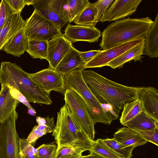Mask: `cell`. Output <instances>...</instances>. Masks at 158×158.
<instances>
[{
    "label": "cell",
    "instance_id": "6da1fadb",
    "mask_svg": "<svg viewBox=\"0 0 158 158\" xmlns=\"http://www.w3.org/2000/svg\"><path fill=\"white\" fill-rule=\"evenodd\" d=\"M81 73L90 89L107 113L114 120L118 118L126 103L139 98L142 87L118 83L91 70L81 69Z\"/></svg>",
    "mask_w": 158,
    "mask_h": 158
},
{
    "label": "cell",
    "instance_id": "7a4b0ae2",
    "mask_svg": "<svg viewBox=\"0 0 158 158\" xmlns=\"http://www.w3.org/2000/svg\"><path fill=\"white\" fill-rule=\"evenodd\" d=\"M153 22L147 16L127 18L112 22L102 32L100 46L106 50L135 39L145 38Z\"/></svg>",
    "mask_w": 158,
    "mask_h": 158
},
{
    "label": "cell",
    "instance_id": "3957f363",
    "mask_svg": "<svg viewBox=\"0 0 158 158\" xmlns=\"http://www.w3.org/2000/svg\"><path fill=\"white\" fill-rule=\"evenodd\" d=\"M52 135L57 148L66 145L90 152L95 142L85 132L65 103L57 113L56 124Z\"/></svg>",
    "mask_w": 158,
    "mask_h": 158
},
{
    "label": "cell",
    "instance_id": "277c9868",
    "mask_svg": "<svg viewBox=\"0 0 158 158\" xmlns=\"http://www.w3.org/2000/svg\"><path fill=\"white\" fill-rule=\"evenodd\" d=\"M28 73L16 63L2 61L0 83L19 91L29 102L51 105L50 94L40 89L28 77Z\"/></svg>",
    "mask_w": 158,
    "mask_h": 158
},
{
    "label": "cell",
    "instance_id": "5b68a950",
    "mask_svg": "<svg viewBox=\"0 0 158 158\" xmlns=\"http://www.w3.org/2000/svg\"><path fill=\"white\" fill-rule=\"evenodd\" d=\"M81 69L78 68L64 76L65 89L76 92L85 103L95 124L100 123L110 125L113 120L104 109L102 104L93 94L85 81Z\"/></svg>",
    "mask_w": 158,
    "mask_h": 158
},
{
    "label": "cell",
    "instance_id": "8992f818",
    "mask_svg": "<svg viewBox=\"0 0 158 158\" xmlns=\"http://www.w3.org/2000/svg\"><path fill=\"white\" fill-rule=\"evenodd\" d=\"M18 117L15 110L8 119L0 123V158H19V138L16 127Z\"/></svg>",
    "mask_w": 158,
    "mask_h": 158
},
{
    "label": "cell",
    "instance_id": "52a82bcc",
    "mask_svg": "<svg viewBox=\"0 0 158 158\" xmlns=\"http://www.w3.org/2000/svg\"><path fill=\"white\" fill-rule=\"evenodd\" d=\"M61 33V29L35 9L25 20L24 34L28 40L48 41Z\"/></svg>",
    "mask_w": 158,
    "mask_h": 158
},
{
    "label": "cell",
    "instance_id": "ba28073f",
    "mask_svg": "<svg viewBox=\"0 0 158 158\" xmlns=\"http://www.w3.org/2000/svg\"><path fill=\"white\" fill-rule=\"evenodd\" d=\"M64 98L77 121L89 137L94 140L95 123L87 106L81 97L74 91L66 89Z\"/></svg>",
    "mask_w": 158,
    "mask_h": 158
},
{
    "label": "cell",
    "instance_id": "9c48e42d",
    "mask_svg": "<svg viewBox=\"0 0 158 158\" xmlns=\"http://www.w3.org/2000/svg\"><path fill=\"white\" fill-rule=\"evenodd\" d=\"M30 80L41 90L50 94L52 91L64 96L65 89V75L50 68L44 69L35 73H27Z\"/></svg>",
    "mask_w": 158,
    "mask_h": 158
},
{
    "label": "cell",
    "instance_id": "30bf717a",
    "mask_svg": "<svg viewBox=\"0 0 158 158\" xmlns=\"http://www.w3.org/2000/svg\"><path fill=\"white\" fill-rule=\"evenodd\" d=\"M141 38L126 43L106 50L98 54L90 61L86 63L81 69L100 68L106 66L110 61L114 60L123 53L145 40Z\"/></svg>",
    "mask_w": 158,
    "mask_h": 158
},
{
    "label": "cell",
    "instance_id": "8fae6325",
    "mask_svg": "<svg viewBox=\"0 0 158 158\" xmlns=\"http://www.w3.org/2000/svg\"><path fill=\"white\" fill-rule=\"evenodd\" d=\"M61 0H35L34 9L46 19L61 28L68 23L61 9Z\"/></svg>",
    "mask_w": 158,
    "mask_h": 158
},
{
    "label": "cell",
    "instance_id": "7c38bea8",
    "mask_svg": "<svg viewBox=\"0 0 158 158\" xmlns=\"http://www.w3.org/2000/svg\"><path fill=\"white\" fill-rule=\"evenodd\" d=\"M142 0H116L101 16L102 22L117 21L135 13Z\"/></svg>",
    "mask_w": 158,
    "mask_h": 158
},
{
    "label": "cell",
    "instance_id": "4fadbf2b",
    "mask_svg": "<svg viewBox=\"0 0 158 158\" xmlns=\"http://www.w3.org/2000/svg\"><path fill=\"white\" fill-rule=\"evenodd\" d=\"M46 60L49 68L56 70L62 59L73 46L72 43L61 33L48 41Z\"/></svg>",
    "mask_w": 158,
    "mask_h": 158
},
{
    "label": "cell",
    "instance_id": "5bb4252c",
    "mask_svg": "<svg viewBox=\"0 0 158 158\" xmlns=\"http://www.w3.org/2000/svg\"><path fill=\"white\" fill-rule=\"evenodd\" d=\"M64 32L65 37L72 43L78 41L96 42L101 36L100 31L95 27L73 25L69 23Z\"/></svg>",
    "mask_w": 158,
    "mask_h": 158
},
{
    "label": "cell",
    "instance_id": "9a60e30c",
    "mask_svg": "<svg viewBox=\"0 0 158 158\" xmlns=\"http://www.w3.org/2000/svg\"><path fill=\"white\" fill-rule=\"evenodd\" d=\"M139 99L143 111L158 121V90L154 87H142Z\"/></svg>",
    "mask_w": 158,
    "mask_h": 158
},
{
    "label": "cell",
    "instance_id": "2e32d148",
    "mask_svg": "<svg viewBox=\"0 0 158 158\" xmlns=\"http://www.w3.org/2000/svg\"><path fill=\"white\" fill-rule=\"evenodd\" d=\"M20 13L12 14L7 19L0 32V51L17 32L25 25Z\"/></svg>",
    "mask_w": 158,
    "mask_h": 158
},
{
    "label": "cell",
    "instance_id": "e0dca14e",
    "mask_svg": "<svg viewBox=\"0 0 158 158\" xmlns=\"http://www.w3.org/2000/svg\"><path fill=\"white\" fill-rule=\"evenodd\" d=\"M0 91V123H3L13 113L20 102L10 94V89L6 85H1Z\"/></svg>",
    "mask_w": 158,
    "mask_h": 158
},
{
    "label": "cell",
    "instance_id": "ac0fdd59",
    "mask_svg": "<svg viewBox=\"0 0 158 158\" xmlns=\"http://www.w3.org/2000/svg\"><path fill=\"white\" fill-rule=\"evenodd\" d=\"M28 39L24 34V26L19 29L4 46L2 50L7 54L19 57L27 49Z\"/></svg>",
    "mask_w": 158,
    "mask_h": 158
},
{
    "label": "cell",
    "instance_id": "d6986e66",
    "mask_svg": "<svg viewBox=\"0 0 158 158\" xmlns=\"http://www.w3.org/2000/svg\"><path fill=\"white\" fill-rule=\"evenodd\" d=\"M80 54V51L72 46L57 65L56 70L65 75L85 64Z\"/></svg>",
    "mask_w": 158,
    "mask_h": 158
},
{
    "label": "cell",
    "instance_id": "ffe728a7",
    "mask_svg": "<svg viewBox=\"0 0 158 158\" xmlns=\"http://www.w3.org/2000/svg\"><path fill=\"white\" fill-rule=\"evenodd\" d=\"M144 41L126 51L109 62L106 66L115 69L122 67L125 63L132 60L142 62L143 57L142 55H143Z\"/></svg>",
    "mask_w": 158,
    "mask_h": 158
},
{
    "label": "cell",
    "instance_id": "44dd1931",
    "mask_svg": "<svg viewBox=\"0 0 158 158\" xmlns=\"http://www.w3.org/2000/svg\"><path fill=\"white\" fill-rule=\"evenodd\" d=\"M143 55L151 58L158 56V13L145 36Z\"/></svg>",
    "mask_w": 158,
    "mask_h": 158
},
{
    "label": "cell",
    "instance_id": "7402d4cb",
    "mask_svg": "<svg viewBox=\"0 0 158 158\" xmlns=\"http://www.w3.org/2000/svg\"><path fill=\"white\" fill-rule=\"evenodd\" d=\"M158 121L142 111L123 125L133 130H150L158 127Z\"/></svg>",
    "mask_w": 158,
    "mask_h": 158
},
{
    "label": "cell",
    "instance_id": "603a6c76",
    "mask_svg": "<svg viewBox=\"0 0 158 158\" xmlns=\"http://www.w3.org/2000/svg\"><path fill=\"white\" fill-rule=\"evenodd\" d=\"M113 138L127 146L136 147L143 145L148 142L135 131L127 127L119 129L114 133Z\"/></svg>",
    "mask_w": 158,
    "mask_h": 158
},
{
    "label": "cell",
    "instance_id": "cb8c5ba5",
    "mask_svg": "<svg viewBox=\"0 0 158 158\" xmlns=\"http://www.w3.org/2000/svg\"><path fill=\"white\" fill-rule=\"evenodd\" d=\"M90 2L88 0H61V9L68 23L73 22Z\"/></svg>",
    "mask_w": 158,
    "mask_h": 158
},
{
    "label": "cell",
    "instance_id": "d4e9b609",
    "mask_svg": "<svg viewBox=\"0 0 158 158\" xmlns=\"http://www.w3.org/2000/svg\"><path fill=\"white\" fill-rule=\"evenodd\" d=\"M96 2L90 3L73 20V23L77 25L95 27L99 21L96 19L97 10Z\"/></svg>",
    "mask_w": 158,
    "mask_h": 158
},
{
    "label": "cell",
    "instance_id": "484cf974",
    "mask_svg": "<svg viewBox=\"0 0 158 158\" xmlns=\"http://www.w3.org/2000/svg\"><path fill=\"white\" fill-rule=\"evenodd\" d=\"M48 41L28 40L26 51L33 58L46 60L47 56Z\"/></svg>",
    "mask_w": 158,
    "mask_h": 158
},
{
    "label": "cell",
    "instance_id": "4316f807",
    "mask_svg": "<svg viewBox=\"0 0 158 158\" xmlns=\"http://www.w3.org/2000/svg\"><path fill=\"white\" fill-rule=\"evenodd\" d=\"M119 120L123 125L138 115L143 110L141 102L139 98L127 103L124 106Z\"/></svg>",
    "mask_w": 158,
    "mask_h": 158
},
{
    "label": "cell",
    "instance_id": "83f0119b",
    "mask_svg": "<svg viewBox=\"0 0 158 158\" xmlns=\"http://www.w3.org/2000/svg\"><path fill=\"white\" fill-rule=\"evenodd\" d=\"M108 147L118 154L121 158H131L132 151L136 147L135 146H127L118 142L113 138L103 139Z\"/></svg>",
    "mask_w": 158,
    "mask_h": 158
},
{
    "label": "cell",
    "instance_id": "f1b7e54d",
    "mask_svg": "<svg viewBox=\"0 0 158 158\" xmlns=\"http://www.w3.org/2000/svg\"><path fill=\"white\" fill-rule=\"evenodd\" d=\"M90 152H92L100 158H121L116 153L106 145L102 139L95 141Z\"/></svg>",
    "mask_w": 158,
    "mask_h": 158
},
{
    "label": "cell",
    "instance_id": "f546056e",
    "mask_svg": "<svg viewBox=\"0 0 158 158\" xmlns=\"http://www.w3.org/2000/svg\"><path fill=\"white\" fill-rule=\"evenodd\" d=\"M84 152L80 148L61 145L57 148L53 158H81Z\"/></svg>",
    "mask_w": 158,
    "mask_h": 158
},
{
    "label": "cell",
    "instance_id": "4dcf8cb0",
    "mask_svg": "<svg viewBox=\"0 0 158 158\" xmlns=\"http://www.w3.org/2000/svg\"><path fill=\"white\" fill-rule=\"evenodd\" d=\"M54 129L45 125H36L26 139L27 141L32 146L39 138L48 133L52 132Z\"/></svg>",
    "mask_w": 158,
    "mask_h": 158
},
{
    "label": "cell",
    "instance_id": "1f68e13d",
    "mask_svg": "<svg viewBox=\"0 0 158 158\" xmlns=\"http://www.w3.org/2000/svg\"><path fill=\"white\" fill-rule=\"evenodd\" d=\"M19 158H38L36 149L29 143L26 139L19 138Z\"/></svg>",
    "mask_w": 158,
    "mask_h": 158
},
{
    "label": "cell",
    "instance_id": "d6a6232c",
    "mask_svg": "<svg viewBox=\"0 0 158 158\" xmlns=\"http://www.w3.org/2000/svg\"><path fill=\"white\" fill-rule=\"evenodd\" d=\"M57 148L53 143L43 144L36 149V155L38 158H53Z\"/></svg>",
    "mask_w": 158,
    "mask_h": 158
},
{
    "label": "cell",
    "instance_id": "836d02e7",
    "mask_svg": "<svg viewBox=\"0 0 158 158\" xmlns=\"http://www.w3.org/2000/svg\"><path fill=\"white\" fill-rule=\"evenodd\" d=\"M148 142L158 146V127L150 130H133Z\"/></svg>",
    "mask_w": 158,
    "mask_h": 158
},
{
    "label": "cell",
    "instance_id": "e575fe53",
    "mask_svg": "<svg viewBox=\"0 0 158 158\" xmlns=\"http://www.w3.org/2000/svg\"><path fill=\"white\" fill-rule=\"evenodd\" d=\"M13 12L5 0H2L0 3V32L5 22L11 15Z\"/></svg>",
    "mask_w": 158,
    "mask_h": 158
},
{
    "label": "cell",
    "instance_id": "d590c367",
    "mask_svg": "<svg viewBox=\"0 0 158 158\" xmlns=\"http://www.w3.org/2000/svg\"><path fill=\"white\" fill-rule=\"evenodd\" d=\"M114 1V0H98L96 1V6L97 10L96 19L99 21L101 16Z\"/></svg>",
    "mask_w": 158,
    "mask_h": 158
},
{
    "label": "cell",
    "instance_id": "8d00e7d4",
    "mask_svg": "<svg viewBox=\"0 0 158 158\" xmlns=\"http://www.w3.org/2000/svg\"><path fill=\"white\" fill-rule=\"evenodd\" d=\"M13 13H21L26 5L25 0H5Z\"/></svg>",
    "mask_w": 158,
    "mask_h": 158
},
{
    "label": "cell",
    "instance_id": "74e56055",
    "mask_svg": "<svg viewBox=\"0 0 158 158\" xmlns=\"http://www.w3.org/2000/svg\"><path fill=\"white\" fill-rule=\"evenodd\" d=\"M8 87L10 89V94L13 98L23 103L28 108H33L25 97L19 91L11 87Z\"/></svg>",
    "mask_w": 158,
    "mask_h": 158
},
{
    "label": "cell",
    "instance_id": "f35d334b",
    "mask_svg": "<svg viewBox=\"0 0 158 158\" xmlns=\"http://www.w3.org/2000/svg\"><path fill=\"white\" fill-rule=\"evenodd\" d=\"M103 51V50H92L84 52L80 51V54L82 59L85 64Z\"/></svg>",
    "mask_w": 158,
    "mask_h": 158
},
{
    "label": "cell",
    "instance_id": "ab89813d",
    "mask_svg": "<svg viewBox=\"0 0 158 158\" xmlns=\"http://www.w3.org/2000/svg\"><path fill=\"white\" fill-rule=\"evenodd\" d=\"M54 119L53 117L50 118L49 116L44 118L37 116L36 120L38 125H45L54 129L55 125Z\"/></svg>",
    "mask_w": 158,
    "mask_h": 158
},
{
    "label": "cell",
    "instance_id": "60d3db41",
    "mask_svg": "<svg viewBox=\"0 0 158 158\" xmlns=\"http://www.w3.org/2000/svg\"><path fill=\"white\" fill-rule=\"evenodd\" d=\"M81 158H100L95 153L90 152V153L86 156H83Z\"/></svg>",
    "mask_w": 158,
    "mask_h": 158
},
{
    "label": "cell",
    "instance_id": "b9f144b4",
    "mask_svg": "<svg viewBox=\"0 0 158 158\" xmlns=\"http://www.w3.org/2000/svg\"><path fill=\"white\" fill-rule=\"evenodd\" d=\"M28 113L29 114L32 116H35L36 113L35 110L33 108L32 109L28 108Z\"/></svg>",
    "mask_w": 158,
    "mask_h": 158
},
{
    "label": "cell",
    "instance_id": "7bdbcfd3",
    "mask_svg": "<svg viewBox=\"0 0 158 158\" xmlns=\"http://www.w3.org/2000/svg\"><path fill=\"white\" fill-rule=\"evenodd\" d=\"M35 1V0H25L26 5L28 6L30 5H33Z\"/></svg>",
    "mask_w": 158,
    "mask_h": 158
}]
</instances>
